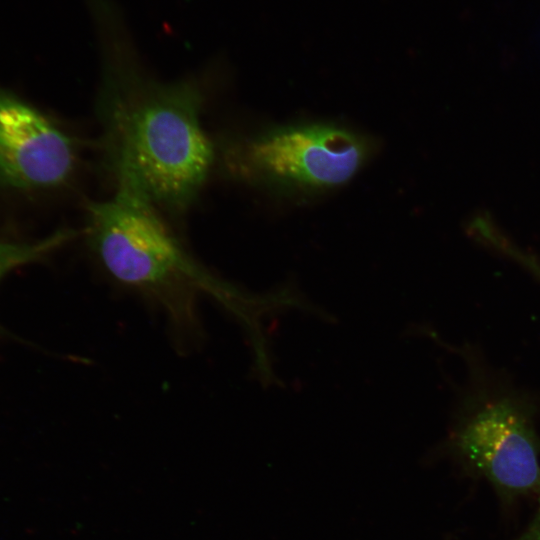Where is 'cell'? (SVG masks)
<instances>
[{
  "label": "cell",
  "instance_id": "3957f363",
  "mask_svg": "<svg viewBox=\"0 0 540 540\" xmlns=\"http://www.w3.org/2000/svg\"><path fill=\"white\" fill-rule=\"evenodd\" d=\"M373 142L347 127L308 122L227 140L225 171L235 180L282 192H323L348 183L364 167Z\"/></svg>",
  "mask_w": 540,
  "mask_h": 540
},
{
  "label": "cell",
  "instance_id": "8992f818",
  "mask_svg": "<svg viewBox=\"0 0 540 540\" xmlns=\"http://www.w3.org/2000/svg\"><path fill=\"white\" fill-rule=\"evenodd\" d=\"M78 233L61 229L37 241H14L0 238V281L19 266L45 258ZM0 333L2 330L0 328Z\"/></svg>",
  "mask_w": 540,
  "mask_h": 540
},
{
  "label": "cell",
  "instance_id": "ba28073f",
  "mask_svg": "<svg viewBox=\"0 0 540 540\" xmlns=\"http://www.w3.org/2000/svg\"><path fill=\"white\" fill-rule=\"evenodd\" d=\"M513 540H540V494L537 510L528 527Z\"/></svg>",
  "mask_w": 540,
  "mask_h": 540
},
{
  "label": "cell",
  "instance_id": "5b68a950",
  "mask_svg": "<svg viewBox=\"0 0 540 540\" xmlns=\"http://www.w3.org/2000/svg\"><path fill=\"white\" fill-rule=\"evenodd\" d=\"M74 140L48 116L0 88V188L51 190L75 170Z\"/></svg>",
  "mask_w": 540,
  "mask_h": 540
},
{
  "label": "cell",
  "instance_id": "52a82bcc",
  "mask_svg": "<svg viewBox=\"0 0 540 540\" xmlns=\"http://www.w3.org/2000/svg\"><path fill=\"white\" fill-rule=\"evenodd\" d=\"M511 258L517 260L526 268L531 270L540 279V261L535 256L523 252L515 246L509 239L505 240L499 247V250Z\"/></svg>",
  "mask_w": 540,
  "mask_h": 540
},
{
  "label": "cell",
  "instance_id": "7a4b0ae2",
  "mask_svg": "<svg viewBox=\"0 0 540 540\" xmlns=\"http://www.w3.org/2000/svg\"><path fill=\"white\" fill-rule=\"evenodd\" d=\"M85 235L103 272L117 286L158 308L181 349L203 337L199 300L213 296L240 320L253 294L212 276L191 258L156 205L133 187L116 184L107 200L87 205Z\"/></svg>",
  "mask_w": 540,
  "mask_h": 540
},
{
  "label": "cell",
  "instance_id": "277c9868",
  "mask_svg": "<svg viewBox=\"0 0 540 540\" xmlns=\"http://www.w3.org/2000/svg\"><path fill=\"white\" fill-rule=\"evenodd\" d=\"M534 411L507 391H481L463 404L445 450L483 476L505 503L540 494V440Z\"/></svg>",
  "mask_w": 540,
  "mask_h": 540
},
{
  "label": "cell",
  "instance_id": "6da1fadb",
  "mask_svg": "<svg viewBox=\"0 0 540 540\" xmlns=\"http://www.w3.org/2000/svg\"><path fill=\"white\" fill-rule=\"evenodd\" d=\"M103 51L98 116L105 158L116 184L135 188L157 208L184 212L215 161L201 122L203 91L195 80L162 82L135 58L109 0H92Z\"/></svg>",
  "mask_w": 540,
  "mask_h": 540
}]
</instances>
